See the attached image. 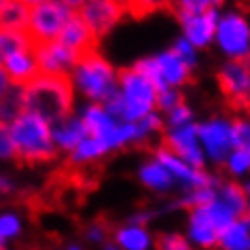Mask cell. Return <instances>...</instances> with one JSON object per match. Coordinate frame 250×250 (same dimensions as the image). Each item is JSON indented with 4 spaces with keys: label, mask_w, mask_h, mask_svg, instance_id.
<instances>
[{
    "label": "cell",
    "mask_w": 250,
    "mask_h": 250,
    "mask_svg": "<svg viewBox=\"0 0 250 250\" xmlns=\"http://www.w3.org/2000/svg\"><path fill=\"white\" fill-rule=\"evenodd\" d=\"M68 79L74 87L77 100H83L85 104H104L117 91L119 68L104 53L93 49L81 55Z\"/></svg>",
    "instance_id": "cell-4"
},
{
    "label": "cell",
    "mask_w": 250,
    "mask_h": 250,
    "mask_svg": "<svg viewBox=\"0 0 250 250\" xmlns=\"http://www.w3.org/2000/svg\"><path fill=\"white\" fill-rule=\"evenodd\" d=\"M157 87L134 66L119 70L117 91L102 106L121 123H136L157 112Z\"/></svg>",
    "instance_id": "cell-3"
},
{
    "label": "cell",
    "mask_w": 250,
    "mask_h": 250,
    "mask_svg": "<svg viewBox=\"0 0 250 250\" xmlns=\"http://www.w3.org/2000/svg\"><path fill=\"white\" fill-rule=\"evenodd\" d=\"M221 170L225 172V178L237 180L242 183L244 178L250 176V157L244 148H233L229 153V157L225 159V164L221 166Z\"/></svg>",
    "instance_id": "cell-28"
},
{
    "label": "cell",
    "mask_w": 250,
    "mask_h": 250,
    "mask_svg": "<svg viewBox=\"0 0 250 250\" xmlns=\"http://www.w3.org/2000/svg\"><path fill=\"white\" fill-rule=\"evenodd\" d=\"M81 2L83 0H30L26 32L34 45L58 41L66 21L79 13Z\"/></svg>",
    "instance_id": "cell-8"
},
{
    "label": "cell",
    "mask_w": 250,
    "mask_h": 250,
    "mask_svg": "<svg viewBox=\"0 0 250 250\" xmlns=\"http://www.w3.org/2000/svg\"><path fill=\"white\" fill-rule=\"evenodd\" d=\"M170 49L174 51V55L183 62L185 66H189L193 72H195V68L199 66V53L202 51H197L195 47L191 45L189 41H185L183 36H178V39H174V42L170 45Z\"/></svg>",
    "instance_id": "cell-31"
},
{
    "label": "cell",
    "mask_w": 250,
    "mask_h": 250,
    "mask_svg": "<svg viewBox=\"0 0 250 250\" xmlns=\"http://www.w3.org/2000/svg\"><path fill=\"white\" fill-rule=\"evenodd\" d=\"M223 2L216 0H178L172 7L176 15L180 36L189 41L197 51H206L214 45V32Z\"/></svg>",
    "instance_id": "cell-5"
},
{
    "label": "cell",
    "mask_w": 250,
    "mask_h": 250,
    "mask_svg": "<svg viewBox=\"0 0 250 250\" xmlns=\"http://www.w3.org/2000/svg\"><path fill=\"white\" fill-rule=\"evenodd\" d=\"M17 102L21 110H30L49 123H58L77 112V93L68 77H47L39 74L32 83L17 89Z\"/></svg>",
    "instance_id": "cell-1"
},
{
    "label": "cell",
    "mask_w": 250,
    "mask_h": 250,
    "mask_svg": "<svg viewBox=\"0 0 250 250\" xmlns=\"http://www.w3.org/2000/svg\"><path fill=\"white\" fill-rule=\"evenodd\" d=\"M0 250H11V246H4V244H0Z\"/></svg>",
    "instance_id": "cell-42"
},
{
    "label": "cell",
    "mask_w": 250,
    "mask_h": 250,
    "mask_svg": "<svg viewBox=\"0 0 250 250\" xmlns=\"http://www.w3.org/2000/svg\"><path fill=\"white\" fill-rule=\"evenodd\" d=\"M66 250H85V248L81 246V244H68V246H66Z\"/></svg>",
    "instance_id": "cell-40"
},
{
    "label": "cell",
    "mask_w": 250,
    "mask_h": 250,
    "mask_svg": "<svg viewBox=\"0 0 250 250\" xmlns=\"http://www.w3.org/2000/svg\"><path fill=\"white\" fill-rule=\"evenodd\" d=\"M218 235H221V229L212 221L206 206H199V208L187 212L185 237L193 250H216Z\"/></svg>",
    "instance_id": "cell-16"
},
{
    "label": "cell",
    "mask_w": 250,
    "mask_h": 250,
    "mask_svg": "<svg viewBox=\"0 0 250 250\" xmlns=\"http://www.w3.org/2000/svg\"><path fill=\"white\" fill-rule=\"evenodd\" d=\"M34 42L28 36V32L20 30H0V62H4L11 55L23 51V49H32Z\"/></svg>",
    "instance_id": "cell-27"
},
{
    "label": "cell",
    "mask_w": 250,
    "mask_h": 250,
    "mask_svg": "<svg viewBox=\"0 0 250 250\" xmlns=\"http://www.w3.org/2000/svg\"><path fill=\"white\" fill-rule=\"evenodd\" d=\"M77 112L85 123L87 136L102 142L110 155L125 148H138L136 125L117 121L102 104H83L77 108Z\"/></svg>",
    "instance_id": "cell-6"
},
{
    "label": "cell",
    "mask_w": 250,
    "mask_h": 250,
    "mask_svg": "<svg viewBox=\"0 0 250 250\" xmlns=\"http://www.w3.org/2000/svg\"><path fill=\"white\" fill-rule=\"evenodd\" d=\"M108 148H106L102 142L87 136V138L81 142V145L74 148V151L68 155V161L77 167H87V166H93V164H100L102 159L108 157Z\"/></svg>",
    "instance_id": "cell-25"
},
{
    "label": "cell",
    "mask_w": 250,
    "mask_h": 250,
    "mask_svg": "<svg viewBox=\"0 0 250 250\" xmlns=\"http://www.w3.org/2000/svg\"><path fill=\"white\" fill-rule=\"evenodd\" d=\"M155 250H193V248L187 242L185 233H180V231H164V233L157 235Z\"/></svg>",
    "instance_id": "cell-32"
},
{
    "label": "cell",
    "mask_w": 250,
    "mask_h": 250,
    "mask_svg": "<svg viewBox=\"0 0 250 250\" xmlns=\"http://www.w3.org/2000/svg\"><path fill=\"white\" fill-rule=\"evenodd\" d=\"M185 91H178V89H164L157 93V112L159 115H166L170 112L172 108H176L178 104L185 102Z\"/></svg>",
    "instance_id": "cell-34"
},
{
    "label": "cell",
    "mask_w": 250,
    "mask_h": 250,
    "mask_svg": "<svg viewBox=\"0 0 250 250\" xmlns=\"http://www.w3.org/2000/svg\"><path fill=\"white\" fill-rule=\"evenodd\" d=\"M233 142L235 148H244L250 157V117H233Z\"/></svg>",
    "instance_id": "cell-33"
},
{
    "label": "cell",
    "mask_w": 250,
    "mask_h": 250,
    "mask_svg": "<svg viewBox=\"0 0 250 250\" xmlns=\"http://www.w3.org/2000/svg\"><path fill=\"white\" fill-rule=\"evenodd\" d=\"M51 132H53V142H55V148H58V155H66V157L87 138L85 123L79 117V112H72V115L60 119L58 123H53Z\"/></svg>",
    "instance_id": "cell-19"
},
{
    "label": "cell",
    "mask_w": 250,
    "mask_h": 250,
    "mask_svg": "<svg viewBox=\"0 0 250 250\" xmlns=\"http://www.w3.org/2000/svg\"><path fill=\"white\" fill-rule=\"evenodd\" d=\"M242 108L250 110V89H248V93H246V100H244V106H242Z\"/></svg>",
    "instance_id": "cell-41"
},
{
    "label": "cell",
    "mask_w": 250,
    "mask_h": 250,
    "mask_svg": "<svg viewBox=\"0 0 250 250\" xmlns=\"http://www.w3.org/2000/svg\"><path fill=\"white\" fill-rule=\"evenodd\" d=\"M58 41L62 42V45H66L72 53H77L79 58L93 51V49H98V41L93 39L91 30L87 28V23L83 21V17H81L79 13H74L70 20L66 21V26L60 32Z\"/></svg>",
    "instance_id": "cell-21"
},
{
    "label": "cell",
    "mask_w": 250,
    "mask_h": 250,
    "mask_svg": "<svg viewBox=\"0 0 250 250\" xmlns=\"http://www.w3.org/2000/svg\"><path fill=\"white\" fill-rule=\"evenodd\" d=\"M216 83L225 100L242 108L250 89V62H223L216 70Z\"/></svg>",
    "instance_id": "cell-14"
},
{
    "label": "cell",
    "mask_w": 250,
    "mask_h": 250,
    "mask_svg": "<svg viewBox=\"0 0 250 250\" xmlns=\"http://www.w3.org/2000/svg\"><path fill=\"white\" fill-rule=\"evenodd\" d=\"M151 155L157 161L166 166V170L172 174L174 180H176L180 191H195V189H208V187H214L218 176H214L210 170H199V167L189 166L187 161H183L180 157H176L174 153H170L164 145H157L151 151ZM178 191V193H180Z\"/></svg>",
    "instance_id": "cell-11"
},
{
    "label": "cell",
    "mask_w": 250,
    "mask_h": 250,
    "mask_svg": "<svg viewBox=\"0 0 250 250\" xmlns=\"http://www.w3.org/2000/svg\"><path fill=\"white\" fill-rule=\"evenodd\" d=\"M216 51L225 62H250V15L240 7H223L214 32Z\"/></svg>",
    "instance_id": "cell-7"
},
{
    "label": "cell",
    "mask_w": 250,
    "mask_h": 250,
    "mask_svg": "<svg viewBox=\"0 0 250 250\" xmlns=\"http://www.w3.org/2000/svg\"><path fill=\"white\" fill-rule=\"evenodd\" d=\"M132 66L140 74H145V77L157 87V91H164V89L183 91L193 79V70L189 66H185L183 62L174 55L170 47L164 49V51L145 55V58H140L138 62H134Z\"/></svg>",
    "instance_id": "cell-9"
},
{
    "label": "cell",
    "mask_w": 250,
    "mask_h": 250,
    "mask_svg": "<svg viewBox=\"0 0 250 250\" xmlns=\"http://www.w3.org/2000/svg\"><path fill=\"white\" fill-rule=\"evenodd\" d=\"M34 55L41 74H47V77H70L79 62V55L72 53L60 41L34 45Z\"/></svg>",
    "instance_id": "cell-15"
},
{
    "label": "cell",
    "mask_w": 250,
    "mask_h": 250,
    "mask_svg": "<svg viewBox=\"0 0 250 250\" xmlns=\"http://www.w3.org/2000/svg\"><path fill=\"white\" fill-rule=\"evenodd\" d=\"M110 242L117 244L121 250H155L157 246V235L148 225L125 221L110 229Z\"/></svg>",
    "instance_id": "cell-18"
},
{
    "label": "cell",
    "mask_w": 250,
    "mask_h": 250,
    "mask_svg": "<svg viewBox=\"0 0 250 250\" xmlns=\"http://www.w3.org/2000/svg\"><path fill=\"white\" fill-rule=\"evenodd\" d=\"M214 199H218L235 218H244L248 214L244 185L237 183V180L218 178L216 185H214Z\"/></svg>",
    "instance_id": "cell-22"
},
{
    "label": "cell",
    "mask_w": 250,
    "mask_h": 250,
    "mask_svg": "<svg viewBox=\"0 0 250 250\" xmlns=\"http://www.w3.org/2000/svg\"><path fill=\"white\" fill-rule=\"evenodd\" d=\"M216 250H250V218H237L218 235Z\"/></svg>",
    "instance_id": "cell-23"
},
{
    "label": "cell",
    "mask_w": 250,
    "mask_h": 250,
    "mask_svg": "<svg viewBox=\"0 0 250 250\" xmlns=\"http://www.w3.org/2000/svg\"><path fill=\"white\" fill-rule=\"evenodd\" d=\"M26 233V218L15 208H0V244L9 246L11 242L21 240Z\"/></svg>",
    "instance_id": "cell-26"
},
{
    "label": "cell",
    "mask_w": 250,
    "mask_h": 250,
    "mask_svg": "<svg viewBox=\"0 0 250 250\" xmlns=\"http://www.w3.org/2000/svg\"><path fill=\"white\" fill-rule=\"evenodd\" d=\"M13 159H15V151L7 132V123H0V164H7V161Z\"/></svg>",
    "instance_id": "cell-35"
},
{
    "label": "cell",
    "mask_w": 250,
    "mask_h": 250,
    "mask_svg": "<svg viewBox=\"0 0 250 250\" xmlns=\"http://www.w3.org/2000/svg\"><path fill=\"white\" fill-rule=\"evenodd\" d=\"M0 66L4 68V72H7L11 85H13L15 89H21V87L30 85L41 74L39 64H36L34 47L23 49V51L11 55V58H7L4 62H0Z\"/></svg>",
    "instance_id": "cell-20"
},
{
    "label": "cell",
    "mask_w": 250,
    "mask_h": 250,
    "mask_svg": "<svg viewBox=\"0 0 250 250\" xmlns=\"http://www.w3.org/2000/svg\"><path fill=\"white\" fill-rule=\"evenodd\" d=\"M15 159L28 166H45L58 159L51 123L30 110H17L7 121Z\"/></svg>",
    "instance_id": "cell-2"
},
{
    "label": "cell",
    "mask_w": 250,
    "mask_h": 250,
    "mask_svg": "<svg viewBox=\"0 0 250 250\" xmlns=\"http://www.w3.org/2000/svg\"><path fill=\"white\" fill-rule=\"evenodd\" d=\"M125 13L127 7L115 0H85L79 7V15L83 17L96 41H102L106 34H110Z\"/></svg>",
    "instance_id": "cell-12"
},
{
    "label": "cell",
    "mask_w": 250,
    "mask_h": 250,
    "mask_svg": "<svg viewBox=\"0 0 250 250\" xmlns=\"http://www.w3.org/2000/svg\"><path fill=\"white\" fill-rule=\"evenodd\" d=\"M13 191H15V180L11 178L7 172L0 170V199L7 197V195H11Z\"/></svg>",
    "instance_id": "cell-36"
},
{
    "label": "cell",
    "mask_w": 250,
    "mask_h": 250,
    "mask_svg": "<svg viewBox=\"0 0 250 250\" xmlns=\"http://www.w3.org/2000/svg\"><path fill=\"white\" fill-rule=\"evenodd\" d=\"M161 119H164V129H178V127H187V125L197 123L195 108L189 104V100H185V102L178 104L176 108H172L170 112L161 115Z\"/></svg>",
    "instance_id": "cell-29"
},
{
    "label": "cell",
    "mask_w": 250,
    "mask_h": 250,
    "mask_svg": "<svg viewBox=\"0 0 250 250\" xmlns=\"http://www.w3.org/2000/svg\"><path fill=\"white\" fill-rule=\"evenodd\" d=\"M30 0H0V30L26 32Z\"/></svg>",
    "instance_id": "cell-24"
},
{
    "label": "cell",
    "mask_w": 250,
    "mask_h": 250,
    "mask_svg": "<svg viewBox=\"0 0 250 250\" xmlns=\"http://www.w3.org/2000/svg\"><path fill=\"white\" fill-rule=\"evenodd\" d=\"M197 138L202 145L204 157L208 166L221 167L229 153L235 148L233 142V117L229 115H210L195 123Z\"/></svg>",
    "instance_id": "cell-10"
},
{
    "label": "cell",
    "mask_w": 250,
    "mask_h": 250,
    "mask_svg": "<svg viewBox=\"0 0 250 250\" xmlns=\"http://www.w3.org/2000/svg\"><path fill=\"white\" fill-rule=\"evenodd\" d=\"M83 240H85V244H89V246L102 248L106 242H110V227L104 221H100V218L87 223L83 227Z\"/></svg>",
    "instance_id": "cell-30"
},
{
    "label": "cell",
    "mask_w": 250,
    "mask_h": 250,
    "mask_svg": "<svg viewBox=\"0 0 250 250\" xmlns=\"http://www.w3.org/2000/svg\"><path fill=\"white\" fill-rule=\"evenodd\" d=\"M136 178H138V185L146 193H151V195H159V197L167 195L170 197V195H176L180 191L174 176L166 170V166L161 164V161H157L153 157V155H148V157L138 166Z\"/></svg>",
    "instance_id": "cell-17"
},
{
    "label": "cell",
    "mask_w": 250,
    "mask_h": 250,
    "mask_svg": "<svg viewBox=\"0 0 250 250\" xmlns=\"http://www.w3.org/2000/svg\"><path fill=\"white\" fill-rule=\"evenodd\" d=\"M13 91H15V87L11 85V81L7 77V72H4V68L0 66V100H7Z\"/></svg>",
    "instance_id": "cell-37"
},
{
    "label": "cell",
    "mask_w": 250,
    "mask_h": 250,
    "mask_svg": "<svg viewBox=\"0 0 250 250\" xmlns=\"http://www.w3.org/2000/svg\"><path fill=\"white\" fill-rule=\"evenodd\" d=\"M159 145H164L167 151L174 153L183 161H187L189 166L199 167V170H208L202 145H199V138H197L195 123L187 125V127H178V129H164Z\"/></svg>",
    "instance_id": "cell-13"
},
{
    "label": "cell",
    "mask_w": 250,
    "mask_h": 250,
    "mask_svg": "<svg viewBox=\"0 0 250 250\" xmlns=\"http://www.w3.org/2000/svg\"><path fill=\"white\" fill-rule=\"evenodd\" d=\"M100 250H121V248H119L117 244H112V242H106V244H104V246L100 248Z\"/></svg>",
    "instance_id": "cell-39"
},
{
    "label": "cell",
    "mask_w": 250,
    "mask_h": 250,
    "mask_svg": "<svg viewBox=\"0 0 250 250\" xmlns=\"http://www.w3.org/2000/svg\"><path fill=\"white\" fill-rule=\"evenodd\" d=\"M244 193H246V208H248V218H250V180H244Z\"/></svg>",
    "instance_id": "cell-38"
}]
</instances>
